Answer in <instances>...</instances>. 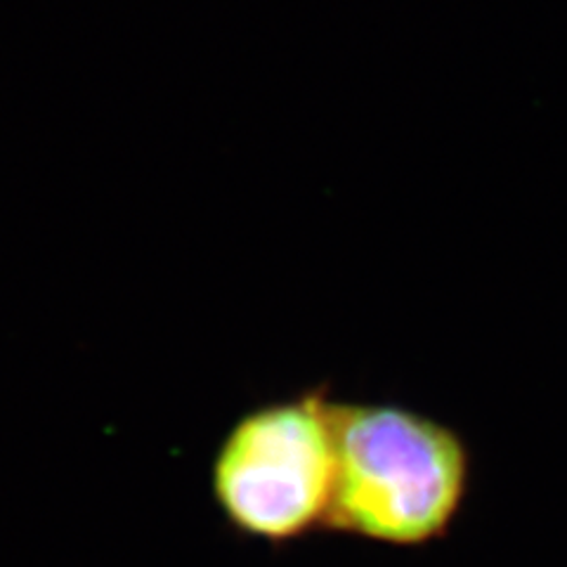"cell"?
I'll return each mask as SVG.
<instances>
[{
    "label": "cell",
    "instance_id": "1",
    "mask_svg": "<svg viewBox=\"0 0 567 567\" xmlns=\"http://www.w3.org/2000/svg\"><path fill=\"white\" fill-rule=\"evenodd\" d=\"M339 475L327 532L385 548L445 542L466 508V435L395 402L336 404Z\"/></svg>",
    "mask_w": 567,
    "mask_h": 567
},
{
    "label": "cell",
    "instance_id": "2",
    "mask_svg": "<svg viewBox=\"0 0 567 567\" xmlns=\"http://www.w3.org/2000/svg\"><path fill=\"white\" fill-rule=\"evenodd\" d=\"M336 404L329 383H317L229 425L208 475L229 529L272 548L327 532L339 475Z\"/></svg>",
    "mask_w": 567,
    "mask_h": 567
}]
</instances>
